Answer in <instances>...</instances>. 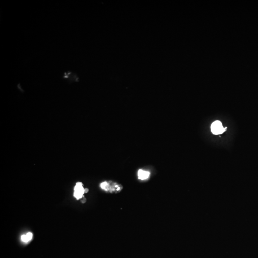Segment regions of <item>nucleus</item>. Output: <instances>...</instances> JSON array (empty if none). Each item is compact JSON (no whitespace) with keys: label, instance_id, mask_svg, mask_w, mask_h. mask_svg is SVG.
<instances>
[{"label":"nucleus","instance_id":"nucleus-1","mask_svg":"<svg viewBox=\"0 0 258 258\" xmlns=\"http://www.w3.org/2000/svg\"><path fill=\"white\" fill-rule=\"evenodd\" d=\"M102 189L111 193H118L121 192L123 187L121 184L112 181H105L100 184Z\"/></svg>","mask_w":258,"mask_h":258},{"label":"nucleus","instance_id":"nucleus-2","mask_svg":"<svg viewBox=\"0 0 258 258\" xmlns=\"http://www.w3.org/2000/svg\"><path fill=\"white\" fill-rule=\"evenodd\" d=\"M211 131L213 134H219L223 133L227 129L223 127L221 122L220 121H215L211 125Z\"/></svg>","mask_w":258,"mask_h":258},{"label":"nucleus","instance_id":"nucleus-3","mask_svg":"<svg viewBox=\"0 0 258 258\" xmlns=\"http://www.w3.org/2000/svg\"><path fill=\"white\" fill-rule=\"evenodd\" d=\"M85 193V189L81 182H78L74 187V196L77 199H80Z\"/></svg>","mask_w":258,"mask_h":258},{"label":"nucleus","instance_id":"nucleus-4","mask_svg":"<svg viewBox=\"0 0 258 258\" xmlns=\"http://www.w3.org/2000/svg\"><path fill=\"white\" fill-rule=\"evenodd\" d=\"M150 173L149 172L146 170L140 169L138 172V178L142 180H144L148 179L150 176Z\"/></svg>","mask_w":258,"mask_h":258},{"label":"nucleus","instance_id":"nucleus-5","mask_svg":"<svg viewBox=\"0 0 258 258\" xmlns=\"http://www.w3.org/2000/svg\"><path fill=\"white\" fill-rule=\"evenodd\" d=\"M33 238V234L28 232L26 235H23L21 237V239L24 242L27 243L31 240Z\"/></svg>","mask_w":258,"mask_h":258},{"label":"nucleus","instance_id":"nucleus-6","mask_svg":"<svg viewBox=\"0 0 258 258\" xmlns=\"http://www.w3.org/2000/svg\"><path fill=\"white\" fill-rule=\"evenodd\" d=\"M88 191H89L88 189H87V188L85 189V193H87L88 192Z\"/></svg>","mask_w":258,"mask_h":258}]
</instances>
